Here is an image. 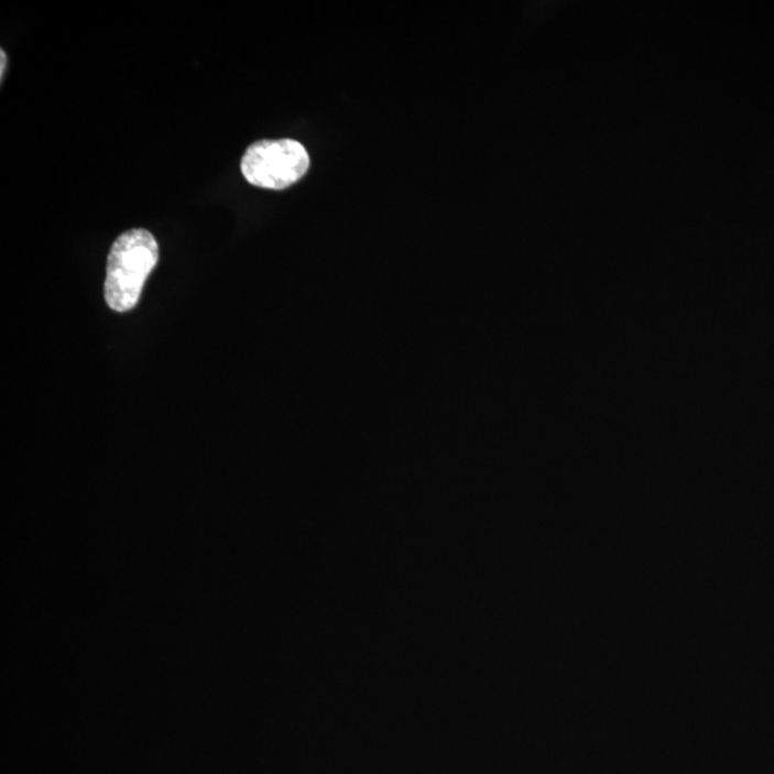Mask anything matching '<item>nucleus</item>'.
<instances>
[{
  "label": "nucleus",
  "mask_w": 774,
  "mask_h": 774,
  "mask_svg": "<svg viewBox=\"0 0 774 774\" xmlns=\"http://www.w3.org/2000/svg\"><path fill=\"white\" fill-rule=\"evenodd\" d=\"M310 159L301 142L264 140L247 149L241 173L250 184L268 189H284L304 177Z\"/></svg>",
  "instance_id": "nucleus-2"
},
{
  "label": "nucleus",
  "mask_w": 774,
  "mask_h": 774,
  "mask_svg": "<svg viewBox=\"0 0 774 774\" xmlns=\"http://www.w3.org/2000/svg\"><path fill=\"white\" fill-rule=\"evenodd\" d=\"M0 52H2V54H0V56H2V70H0V75H2V79H3L4 66H7V54H4L3 50Z\"/></svg>",
  "instance_id": "nucleus-3"
},
{
  "label": "nucleus",
  "mask_w": 774,
  "mask_h": 774,
  "mask_svg": "<svg viewBox=\"0 0 774 774\" xmlns=\"http://www.w3.org/2000/svg\"><path fill=\"white\" fill-rule=\"evenodd\" d=\"M159 258V244L149 230L134 228L118 237L108 254L106 302L109 308L127 313L137 306Z\"/></svg>",
  "instance_id": "nucleus-1"
}]
</instances>
